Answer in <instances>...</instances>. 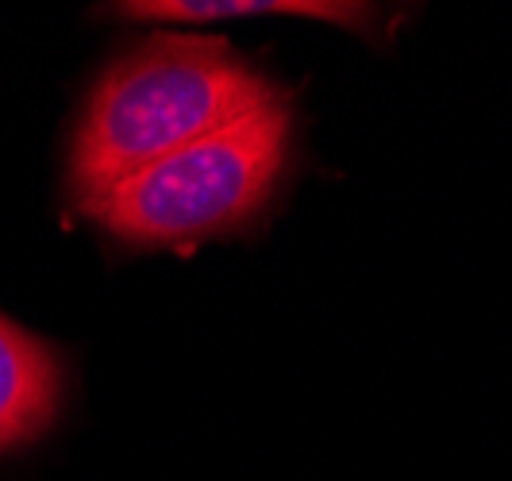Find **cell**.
Instances as JSON below:
<instances>
[{"instance_id":"4","label":"cell","mask_w":512,"mask_h":481,"mask_svg":"<svg viewBox=\"0 0 512 481\" xmlns=\"http://www.w3.org/2000/svg\"><path fill=\"white\" fill-rule=\"evenodd\" d=\"M124 20H162V24H208V20H247V16H297L320 24L370 31L382 8L355 0H128L112 4Z\"/></svg>"},{"instance_id":"3","label":"cell","mask_w":512,"mask_h":481,"mask_svg":"<svg viewBox=\"0 0 512 481\" xmlns=\"http://www.w3.org/2000/svg\"><path fill=\"white\" fill-rule=\"evenodd\" d=\"M62 401V366L54 351L0 312V455L39 439Z\"/></svg>"},{"instance_id":"2","label":"cell","mask_w":512,"mask_h":481,"mask_svg":"<svg viewBox=\"0 0 512 481\" xmlns=\"http://www.w3.org/2000/svg\"><path fill=\"white\" fill-rule=\"evenodd\" d=\"M289 143V101L266 104L131 174L85 216L131 247H197L266 208L285 174Z\"/></svg>"},{"instance_id":"1","label":"cell","mask_w":512,"mask_h":481,"mask_svg":"<svg viewBox=\"0 0 512 481\" xmlns=\"http://www.w3.org/2000/svg\"><path fill=\"white\" fill-rule=\"evenodd\" d=\"M285 93L212 35H154L93 85L70 147V197L85 212L120 181L251 116Z\"/></svg>"}]
</instances>
